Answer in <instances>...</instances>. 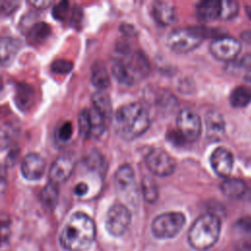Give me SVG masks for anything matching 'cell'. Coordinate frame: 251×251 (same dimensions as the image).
<instances>
[{"label": "cell", "mask_w": 251, "mask_h": 251, "mask_svg": "<svg viewBox=\"0 0 251 251\" xmlns=\"http://www.w3.org/2000/svg\"><path fill=\"white\" fill-rule=\"evenodd\" d=\"M95 239V225L83 213L74 214L61 232L60 241L68 251H86Z\"/></svg>", "instance_id": "1"}, {"label": "cell", "mask_w": 251, "mask_h": 251, "mask_svg": "<svg viewBox=\"0 0 251 251\" xmlns=\"http://www.w3.org/2000/svg\"><path fill=\"white\" fill-rule=\"evenodd\" d=\"M116 125L119 132L127 139L144 133L150 125L149 114L145 107L137 102L126 104L116 112Z\"/></svg>", "instance_id": "2"}, {"label": "cell", "mask_w": 251, "mask_h": 251, "mask_svg": "<svg viewBox=\"0 0 251 251\" xmlns=\"http://www.w3.org/2000/svg\"><path fill=\"white\" fill-rule=\"evenodd\" d=\"M221 231V221L213 214L199 217L191 226L188 232L190 245L197 250H206L218 240Z\"/></svg>", "instance_id": "3"}, {"label": "cell", "mask_w": 251, "mask_h": 251, "mask_svg": "<svg viewBox=\"0 0 251 251\" xmlns=\"http://www.w3.org/2000/svg\"><path fill=\"white\" fill-rule=\"evenodd\" d=\"M204 39L203 32L194 27H180L174 29L167 38L171 50L176 53H187L199 46Z\"/></svg>", "instance_id": "4"}, {"label": "cell", "mask_w": 251, "mask_h": 251, "mask_svg": "<svg viewBox=\"0 0 251 251\" xmlns=\"http://www.w3.org/2000/svg\"><path fill=\"white\" fill-rule=\"evenodd\" d=\"M185 217L178 212H168L156 217L152 223L153 234L161 239L176 236L182 228Z\"/></svg>", "instance_id": "5"}, {"label": "cell", "mask_w": 251, "mask_h": 251, "mask_svg": "<svg viewBox=\"0 0 251 251\" xmlns=\"http://www.w3.org/2000/svg\"><path fill=\"white\" fill-rule=\"evenodd\" d=\"M176 132L186 141H195L201 132V122L198 115L189 109L181 110L176 118Z\"/></svg>", "instance_id": "6"}, {"label": "cell", "mask_w": 251, "mask_h": 251, "mask_svg": "<svg viewBox=\"0 0 251 251\" xmlns=\"http://www.w3.org/2000/svg\"><path fill=\"white\" fill-rule=\"evenodd\" d=\"M148 170L158 176H168L176 169L175 160L165 150L160 148L152 149L145 157Z\"/></svg>", "instance_id": "7"}, {"label": "cell", "mask_w": 251, "mask_h": 251, "mask_svg": "<svg viewBox=\"0 0 251 251\" xmlns=\"http://www.w3.org/2000/svg\"><path fill=\"white\" fill-rule=\"evenodd\" d=\"M130 223V212L124 204L113 205L106 216V228L115 236H120L126 232Z\"/></svg>", "instance_id": "8"}, {"label": "cell", "mask_w": 251, "mask_h": 251, "mask_svg": "<svg viewBox=\"0 0 251 251\" xmlns=\"http://www.w3.org/2000/svg\"><path fill=\"white\" fill-rule=\"evenodd\" d=\"M115 185L118 192L129 203L136 201V184L134 172L129 165L121 166L115 174Z\"/></svg>", "instance_id": "9"}, {"label": "cell", "mask_w": 251, "mask_h": 251, "mask_svg": "<svg viewBox=\"0 0 251 251\" xmlns=\"http://www.w3.org/2000/svg\"><path fill=\"white\" fill-rule=\"evenodd\" d=\"M241 50V45L233 37L223 36L214 39L210 45L212 55L221 61H231L237 57Z\"/></svg>", "instance_id": "10"}, {"label": "cell", "mask_w": 251, "mask_h": 251, "mask_svg": "<svg viewBox=\"0 0 251 251\" xmlns=\"http://www.w3.org/2000/svg\"><path fill=\"white\" fill-rule=\"evenodd\" d=\"M75 168V160L71 155L59 156L49 169V179L54 184L65 181L73 173Z\"/></svg>", "instance_id": "11"}, {"label": "cell", "mask_w": 251, "mask_h": 251, "mask_svg": "<svg viewBox=\"0 0 251 251\" xmlns=\"http://www.w3.org/2000/svg\"><path fill=\"white\" fill-rule=\"evenodd\" d=\"M46 164L44 159L37 153H28L25 156L21 170L22 174L27 180H37L45 173Z\"/></svg>", "instance_id": "12"}, {"label": "cell", "mask_w": 251, "mask_h": 251, "mask_svg": "<svg viewBox=\"0 0 251 251\" xmlns=\"http://www.w3.org/2000/svg\"><path fill=\"white\" fill-rule=\"evenodd\" d=\"M210 163L214 172L221 177L226 178L232 170L233 158L231 153L224 148H216L210 157Z\"/></svg>", "instance_id": "13"}, {"label": "cell", "mask_w": 251, "mask_h": 251, "mask_svg": "<svg viewBox=\"0 0 251 251\" xmlns=\"http://www.w3.org/2000/svg\"><path fill=\"white\" fill-rule=\"evenodd\" d=\"M151 10L156 22L162 25H169L176 21V10L169 2L157 1L152 5Z\"/></svg>", "instance_id": "14"}, {"label": "cell", "mask_w": 251, "mask_h": 251, "mask_svg": "<svg viewBox=\"0 0 251 251\" xmlns=\"http://www.w3.org/2000/svg\"><path fill=\"white\" fill-rule=\"evenodd\" d=\"M21 41L13 37H0V64L7 66L13 62L21 49Z\"/></svg>", "instance_id": "15"}, {"label": "cell", "mask_w": 251, "mask_h": 251, "mask_svg": "<svg viewBox=\"0 0 251 251\" xmlns=\"http://www.w3.org/2000/svg\"><path fill=\"white\" fill-rule=\"evenodd\" d=\"M112 74L120 83L126 85H131L137 78L130 67L122 58L114 60L112 64Z\"/></svg>", "instance_id": "16"}, {"label": "cell", "mask_w": 251, "mask_h": 251, "mask_svg": "<svg viewBox=\"0 0 251 251\" xmlns=\"http://www.w3.org/2000/svg\"><path fill=\"white\" fill-rule=\"evenodd\" d=\"M207 133L209 137L219 139L225 132V121L222 115L216 111H211L206 118Z\"/></svg>", "instance_id": "17"}, {"label": "cell", "mask_w": 251, "mask_h": 251, "mask_svg": "<svg viewBox=\"0 0 251 251\" xmlns=\"http://www.w3.org/2000/svg\"><path fill=\"white\" fill-rule=\"evenodd\" d=\"M223 193L232 199H238L246 192V184L239 178L228 177L226 178L221 185Z\"/></svg>", "instance_id": "18"}, {"label": "cell", "mask_w": 251, "mask_h": 251, "mask_svg": "<svg viewBox=\"0 0 251 251\" xmlns=\"http://www.w3.org/2000/svg\"><path fill=\"white\" fill-rule=\"evenodd\" d=\"M196 12L198 17L204 21H211L220 16V1L205 0L197 5Z\"/></svg>", "instance_id": "19"}, {"label": "cell", "mask_w": 251, "mask_h": 251, "mask_svg": "<svg viewBox=\"0 0 251 251\" xmlns=\"http://www.w3.org/2000/svg\"><path fill=\"white\" fill-rule=\"evenodd\" d=\"M91 82L100 90L106 89L110 84V76L104 64L95 63L91 71Z\"/></svg>", "instance_id": "20"}, {"label": "cell", "mask_w": 251, "mask_h": 251, "mask_svg": "<svg viewBox=\"0 0 251 251\" xmlns=\"http://www.w3.org/2000/svg\"><path fill=\"white\" fill-rule=\"evenodd\" d=\"M92 104L93 108L99 112L105 120L109 119L112 114V107H111V101L109 96L102 92L98 91L93 94L92 96Z\"/></svg>", "instance_id": "21"}, {"label": "cell", "mask_w": 251, "mask_h": 251, "mask_svg": "<svg viewBox=\"0 0 251 251\" xmlns=\"http://www.w3.org/2000/svg\"><path fill=\"white\" fill-rule=\"evenodd\" d=\"M229 102L235 108H242L251 102V90L245 86H236L229 95Z\"/></svg>", "instance_id": "22"}, {"label": "cell", "mask_w": 251, "mask_h": 251, "mask_svg": "<svg viewBox=\"0 0 251 251\" xmlns=\"http://www.w3.org/2000/svg\"><path fill=\"white\" fill-rule=\"evenodd\" d=\"M51 34V27L46 23L35 24L28 32V40L33 44H41L44 42Z\"/></svg>", "instance_id": "23"}, {"label": "cell", "mask_w": 251, "mask_h": 251, "mask_svg": "<svg viewBox=\"0 0 251 251\" xmlns=\"http://www.w3.org/2000/svg\"><path fill=\"white\" fill-rule=\"evenodd\" d=\"M88 114H89V121H90V129H91L90 137L99 138L105 131L106 120L93 107L88 110Z\"/></svg>", "instance_id": "24"}, {"label": "cell", "mask_w": 251, "mask_h": 251, "mask_svg": "<svg viewBox=\"0 0 251 251\" xmlns=\"http://www.w3.org/2000/svg\"><path fill=\"white\" fill-rule=\"evenodd\" d=\"M58 187L57 184L49 182L41 191V200L43 204L50 209H53L58 201Z\"/></svg>", "instance_id": "25"}, {"label": "cell", "mask_w": 251, "mask_h": 251, "mask_svg": "<svg viewBox=\"0 0 251 251\" xmlns=\"http://www.w3.org/2000/svg\"><path fill=\"white\" fill-rule=\"evenodd\" d=\"M33 92L32 89L29 85L27 84H21L18 86L17 94H16V102L17 105L21 109H26L30 103L32 102V97H33Z\"/></svg>", "instance_id": "26"}, {"label": "cell", "mask_w": 251, "mask_h": 251, "mask_svg": "<svg viewBox=\"0 0 251 251\" xmlns=\"http://www.w3.org/2000/svg\"><path fill=\"white\" fill-rule=\"evenodd\" d=\"M239 7L236 1L232 0H223L220 1V16L219 18L223 20H230L236 16Z\"/></svg>", "instance_id": "27"}, {"label": "cell", "mask_w": 251, "mask_h": 251, "mask_svg": "<svg viewBox=\"0 0 251 251\" xmlns=\"http://www.w3.org/2000/svg\"><path fill=\"white\" fill-rule=\"evenodd\" d=\"M142 192L146 201L152 203L155 202L158 197V188L155 181L150 177L142 179Z\"/></svg>", "instance_id": "28"}, {"label": "cell", "mask_w": 251, "mask_h": 251, "mask_svg": "<svg viewBox=\"0 0 251 251\" xmlns=\"http://www.w3.org/2000/svg\"><path fill=\"white\" fill-rule=\"evenodd\" d=\"M77 124H78V131L79 134L83 138H89L91 129H90V121H89V114L88 109H83L78 114L77 118Z\"/></svg>", "instance_id": "29"}, {"label": "cell", "mask_w": 251, "mask_h": 251, "mask_svg": "<svg viewBox=\"0 0 251 251\" xmlns=\"http://www.w3.org/2000/svg\"><path fill=\"white\" fill-rule=\"evenodd\" d=\"M235 230L239 238L251 239V217H243L235 224Z\"/></svg>", "instance_id": "30"}, {"label": "cell", "mask_w": 251, "mask_h": 251, "mask_svg": "<svg viewBox=\"0 0 251 251\" xmlns=\"http://www.w3.org/2000/svg\"><path fill=\"white\" fill-rule=\"evenodd\" d=\"M10 235V220L6 215H0V246L7 243Z\"/></svg>", "instance_id": "31"}, {"label": "cell", "mask_w": 251, "mask_h": 251, "mask_svg": "<svg viewBox=\"0 0 251 251\" xmlns=\"http://www.w3.org/2000/svg\"><path fill=\"white\" fill-rule=\"evenodd\" d=\"M72 69H73V63L65 59L55 60L51 64V70L56 74H68L72 71Z\"/></svg>", "instance_id": "32"}, {"label": "cell", "mask_w": 251, "mask_h": 251, "mask_svg": "<svg viewBox=\"0 0 251 251\" xmlns=\"http://www.w3.org/2000/svg\"><path fill=\"white\" fill-rule=\"evenodd\" d=\"M72 134H73V126H72V123H70V122H65L59 127L58 132H57L58 138L64 142L68 141L72 137Z\"/></svg>", "instance_id": "33"}, {"label": "cell", "mask_w": 251, "mask_h": 251, "mask_svg": "<svg viewBox=\"0 0 251 251\" xmlns=\"http://www.w3.org/2000/svg\"><path fill=\"white\" fill-rule=\"evenodd\" d=\"M69 10V3L66 1L63 2H59L58 4H56L52 10V14L53 17L57 20H64L67 16Z\"/></svg>", "instance_id": "34"}, {"label": "cell", "mask_w": 251, "mask_h": 251, "mask_svg": "<svg viewBox=\"0 0 251 251\" xmlns=\"http://www.w3.org/2000/svg\"><path fill=\"white\" fill-rule=\"evenodd\" d=\"M236 251H251V239L239 238L235 244Z\"/></svg>", "instance_id": "35"}, {"label": "cell", "mask_w": 251, "mask_h": 251, "mask_svg": "<svg viewBox=\"0 0 251 251\" xmlns=\"http://www.w3.org/2000/svg\"><path fill=\"white\" fill-rule=\"evenodd\" d=\"M30 4L31 5H33L34 7H36V8H40V9H44V8H46V7H48V6H50V5H52L53 4V2L52 1H30Z\"/></svg>", "instance_id": "36"}, {"label": "cell", "mask_w": 251, "mask_h": 251, "mask_svg": "<svg viewBox=\"0 0 251 251\" xmlns=\"http://www.w3.org/2000/svg\"><path fill=\"white\" fill-rule=\"evenodd\" d=\"M240 66L243 67V68H245V69H247V71L251 69V54H247L246 56H244V57L241 59V61H240Z\"/></svg>", "instance_id": "37"}, {"label": "cell", "mask_w": 251, "mask_h": 251, "mask_svg": "<svg viewBox=\"0 0 251 251\" xmlns=\"http://www.w3.org/2000/svg\"><path fill=\"white\" fill-rule=\"evenodd\" d=\"M86 191H87V186L85 183H78L75 187V193L79 196L85 194Z\"/></svg>", "instance_id": "38"}, {"label": "cell", "mask_w": 251, "mask_h": 251, "mask_svg": "<svg viewBox=\"0 0 251 251\" xmlns=\"http://www.w3.org/2000/svg\"><path fill=\"white\" fill-rule=\"evenodd\" d=\"M241 37H242L245 41L251 43V30H246V31H244V32L241 34Z\"/></svg>", "instance_id": "39"}, {"label": "cell", "mask_w": 251, "mask_h": 251, "mask_svg": "<svg viewBox=\"0 0 251 251\" xmlns=\"http://www.w3.org/2000/svg\"><path fill=\"white\" fill-rule=\"evenodd\" d=\"M245 80L249 83H251V69L247 71L246 75H245Z\"/></svg>", "instance_id": "40"}, {"label": "cell", "mask_w": 251, "mask_h": 251, "mask_svg": "<svg viewBox=\"0 0 251 251\" xmlns=\"http://www.w3.org/2000/svg\"><path fill=\"white\" fill-rule=\"evenodd\" d=\"M245 12H246L248 18L251 20V6H246L245 7Z\"/></svg>", "instance_id": "41"}]
</instances>
